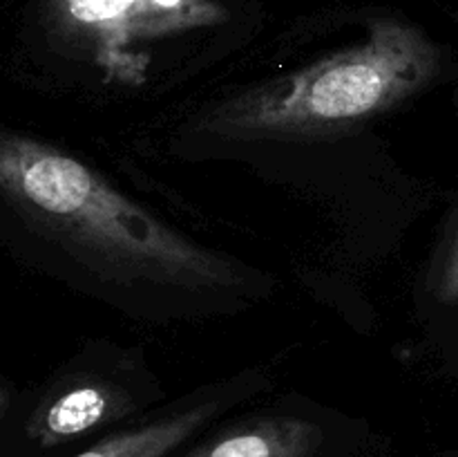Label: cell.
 I'll use <instances>...</instances> for the list:
<instances>
[{
  "label": "cell",
  "instance_id": "obj_1",
  "mask_svg": "<svg viewBox=\"0 0 458 457\" xmlns=\"http://www.w3.org/2000/svg\"><path fill=\"white\" fill-rule=\"evenodd\" d=\"M0 188L40 236L103 278L182 289L237 285L235 264L188 240L58 148L4 133Z\"/></svg>",
  "mask_w": 458,
  "mask_h": 457
},
{
  "label": "cell",
  "instance_id": "obj_2",
  "mask_svg": "<svg viewBox=\"0 0 458 457\" xmlns=\"http://www.w3.org/2000/svg\"><path fill=\"white\" fill-rule=\"evenodd\" d=\"M441 52L416 27L376 21L365 43L208 108L197 130L222 139H311L369 121L437 79Z\"/></svg>",
  "mask_w": 458,
  "mask_h": 457
},
{
  "label": "cell",
  "instance_id": "obj_3",
  "mask_svg": "<svg viewBox=\"0 0 458 457\" xmlns=\"http://www.w3.org/2000/svg\"><path fill=\"white\" fill-rule=\"evenodd\" d=\"M61 4L70 25L89 39L107 67H114V58L134 39L208 25L219 18L217 7L206 0H61Z\"/></svg>",
  "mask_w": 458,
  "mask_h": 457
},
{
  "label": "cell",
  "instance_id": "obj_4",
  "mask_svg": "<svg viewBox=\"0 0 458 457\" xmlns=\"http://www.w3.org/2000/svg\"><path fill=\"white\" fill-rule=\"evenodd\" d=\"M134 399L123 385L98 376H81L49 392L25 424L27 437L43 448L79 439L134 412Z\"/></svg>",
  "mask_w": 458,
  "mask_h": 457
},
{
  "label": "cell",
  "instance_id": "obj_5",
  "mask_svg": "<svg viewBox=\"0 0 458 457\" xmlns=\"http://www.w3.org/2000/svg\"><path fill=\"white\" fill-rule=\"evenodd\" d=\"M325 430L304 417L268 415L242 421L183 457H316Z\"/></svg>",
  "mask_w": 458,
  "mask_h": 457
},
{
  "label": "cell",
  "instance_id": "obj_6",
  "mask_svg": "<svg viewBox=\"0 0 458 457\" xmlns=\"http://www.w3.org/2000/svg\"><path fill=\"white\" fill-rule=\"evenodd\" d=\"M219 410H222V403L215 399L195 403L150 424L103 437L101 442L74 457H168L174 448L199 433Z\"/></svg>",
  "mask_w": 458,
  "mask_h": 457
},
{
  "label": "cell",
  "instance_id": "obj_7",
  "mask_svg": "<svg viewBox=\"0 0 458 457\" xmlns=\"http://www.w3.org/2000/svg\"><path fill=\"white\" fill-rule=\"evenodd\" d=\"M437 296L441 303H458V231L454 240H452L450 251H447L445 263H443L441 272H438Z\"/></svg>",
  "mask_w": 458,
  "mask_h": 457
}]
</instances>
